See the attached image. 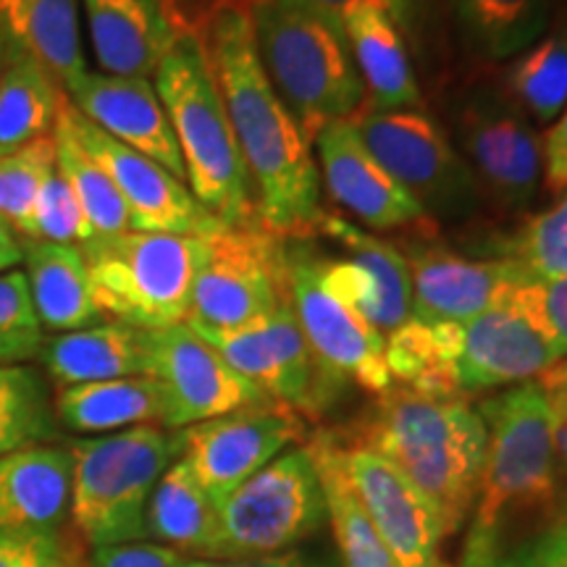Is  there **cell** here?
Instances as JSON below:
<instances>
[{
    "instance_id": "37",
    "label": "cell",
    "mask_w": 567,
    "mask_h": 567,
    "mask_svg": "<svg viewBox=\"0 0 567 567\" xmlns=\"http://www.w3.org/2000/svg\"><path fill=\"white\" fill-rule=\"evenodd\" d=\"M513 101L536 122L549 124L567 109V34L534 42L507 74Z\"/></svg>"
},
{
    "instance_id": "11",
    "label": "cell",
    "mask_w": 567,
    "mask_h": 567,
    "mask_svg": "<svg viewBox=\"0 0 567 567\" xmlns=\"http://www.w3.org/2000/svg\"><path fill=\"white\" fill-rule=\"evenodd\" d=\"M287 295L281 239L264 224L224 226L203 237L187 323L195 331H231L271 313Z\"/></svg>"
},
{
    "instance_id": "33",
    "label": "cell",
    "mask_w": 567,
    "mask_h": 567,
    "mask_svg": "<svg viewBox=\"0 0 567 567\" xmlns=\"http://www.w3.org/2000/svg\"><path fill=\"white\" fill-rule=\"evenodd\" d=\"M460 32L486 61L528 51L549 24L551 0H450Z\"/></svg>"
},
{
    "instance_id": "22",
    "label": "cell",
    "mask_w": 567,
    "mask_h": 567,
    "mask_svg": "<svg viewBox=\"0 0 567 567\" xmlns=\"http://www.w3.org/2000/svg\"><path fill=\"white\" fill-rule=\"evenodd\" d=\"M405 258L413 276V316L421 321L465 323L530 279L505 258H467L444 247H415Z\"/></svg>"
},
{
    "instance_id": "2",
    "label": "cell",
    "mask_w": 567,
    "mask_h": 567,
    "mask_svg": "<svg viewBox=\"0 0 567 567\" xmlns=\"http://www.w3.org/2000/svg\"><path fill=\"white\" fill-rule=\"evenodd\" d=\"M476 410L486 425V460L457 567H496L515 523L542 517L547 526L555 513L557 421L538 381L481 400Z\"/></svg>"
},
{
    "instance_id": "35",
    "label": "cell",
    "mask_w": 567,
    "mask_h": 567,
    "mask_svg": "<svg viewBox=\"0 0 567 567\" xmlns=\"http://www.w3.org/2000/svg\"><path fill=\"white\" fill-rule=\"evenodd\" d=\"M51 384L38 368L0 365V457L59 439Z\"/></svg>"
},
{
    "instance_id": "32",
    "label": "cell",
    "mask_w": 567,
    "mask_h": 567,
    "mask_svg": "<svg viewBox=\"0 0 567 567\" xmlns=\"http://www.w3.org/2000/svg\"><path fill=\"white\" fill-rule=\"evenodd\" d=\"M318 231L344 247L347 258H352L373 276L375 289H379L375 329L381 334H392L394 329H400L413 316V276H410L405 252L331 213H323Z\"/></svg>"
},
{
    "instance_id": "20",
    "label": "cell",
    "mask_w": 567,
    "mask_h": 567,
    "mask_svg": "<svg viewBox=\"0 0 567 567\" xmlns=\"http://www.w3.org/2000/svg\"><path fill=\"white\" fill-rule=\"evenodd\" d=\"M557 352L536 326L499 302L463 323L457 350V392L463 400L492 389L536 381L557 363Z\"/></svg>"
},
{
    "instance_id": "16",
    "label": "cell",
    "mask_w": 567,
    "mask_h": 567,
    "mask_svg": "<svg viewBox=\"0 0 567 567\" xmlns=\"http://www.w3.org/2000/svg\"><path fill=\"white\" fill-rule=\"evenodd\" d=\"M151 375L166 396L163 429L172 431L276 402L234 371L187 323L151 329Z\"/></svg>"
},
{
    "instance_id": "3",
    "label": "cell",
    "mask_w": 567,
    "mask_h": 567,
    "mask_svg": "<svg viewBox=\"0 0 567 567\" xmlns=\"http://www.w3.org/2000/svg\"><path fill=\"white\" fill-rule=\"evenodd\" d=\"M347 444H360L405 473L436 507L444 536L471 517L486 460V425L460 396H429L392 386L354 421Z\"/></svg>"
},
{
    "instance_id": "8",
    "label": "cell",
    "mask_w": 567,
    "mask_h": 567,
    "mask_svg": "<svg viewBox=\"0 0 567 567\" xmlns=\"http://www.w3.org/2000/svg\"><path fill=\"white\" fill-rule=\"evenodd\" d=\"M326 494L308 444L292 446L218 507L210 559H247L297 549L326 526Z\"/></svg>"
},
{
    "instance_id": "43",
    "label": "cell",
    "mask_w": 567,
    "mask_h": 567,
    "mask_svg": "<svg viewBox=\"0 0 567 567\" xmlns=\"http://www.w3.org/2000/svg\"><path fill=\"white\" fill-rule=\"evenodd\" d=\"M45 331L34 316L24 271L0 274V344L11 347L21 363L38 358Z\"/></svg>"
},
{
    "instance_id": "25",
    "label": "cell",
    "mask_w": 567,
    "mask_h": 567,
    "mask_svg": "<svg viewBox=\"0 0 567 567\" xmlns=\"http://www.w3.org/2000/svg\"><path fill=\"white\" fill-rule=\"evenodd\" d=\"M24 276L40 329L66 334L103 323L101 310L92 300L90 274L82 247L51 245L21 237Z\"/></svg>"
},
{
    "instance_id": "26",
    "label": "cell",
    "mask_w": 567,
    "mask_h": 567,
    "mask_svg": "<svg viewBox=\"0 0 567 567\" xmlns=\"http://www.w3.org/2000/svg\"><path fill=\"white\" fill-rule=\"evenodd\" d=\"M354 66L371 97V111H415L421 109L413 63L405 38L392 17L379 9H358L344 17Z\"/></svg>"
},
{
    "instance_id": "47",
    "label": "cell",
    "mask_w": 567,
    "mask_h": 567,
    "mask_svg": "<svg viewBox=\"0 0 567 567\" xmlns=\"http://www.w3.org/2000/svg\"><path fill=\"white\" fill-rule=\"evenodd\" d=\"M308 3H313L316 9L329 13L337 21H344V17H350L358 9H379L386 17H392L400 30H405L421 13L423 0H308Z\"/></svg>"
},
{
    "instance_id": "53",
    "label": "cell",
    "mask_w": 567,
    "mask_h": 567,
    "mask_svg": "<svg viewBox=\"0 0 567 567\" xmlns=\"http://www.w3.org/2000/svg\"><path fill=\"white\" fill-rule=\"evenodd\" d=\"M555 442H557V460L567 467V421L557 423V434H555Z\"/></svg>"
},
{
    "instance_id": "51",
    "label": "cell",
    "mask_w": 567,
    "mask_h": 567,
    "mask_svg": "<svg viewBox=\"0 0 567 567\" xmlns=\"http://www.w3.org/2000/svg\"><path fill=\"white\" fill-rule=\"evenodd\" d=\"M19 53H21L19 45L11 40V34L6 32V27L0 24V76L6 74V69L11 66L13 59H17Z\"/></svg>"
},
{
    "instance_id": "30",
    "label": "cell",
    "mask_w": 567,
    "mask_h": 567,
    "mask_svg": "<svg viewBox=\"0 0 567 567\" xmlns=\"http://www.w3.org/2000/svg\"><path fill=\"white\" fill-rule=\"evenodd\" d=\"M460 331L463 323L410 316L400 329L386 334V365L394 384L429 396H460L455 371Z\"/></svg>"
},
{
    "instance_id": "39",
    "label": "cell",
    "mask_w": 567,
    "mask_h": 567,
    "mask_svg": "<svg viewBox=\"0 0 567 567\" xmlns=\"http://www.w3.org/2000/svg\"><path fill=\"white\" fill-rule=\"evenodd\" d=\"M494 258L509 260L530 279H567V195L505 243L494 245Z\"/></svg>"
},
{
    "instance_id": "18",
    "label": "cell",
    "mask_w": 567,
    "mask_h": 567,
    "mask_svg": "<svg viewBox=\"0 0 567 567\" xmlns=\"http://www.w3.org/2000/svg\"><path fill=\"white\" fill-rule=\"evenodd\" d=\"M63 92L84 118L187 184L176 134L151 80L84 71Z\"/></svg>"
},
{
    "instance_id": "7",
    "label": "cell",
    "mask_w": 567,
    "mask_h": 567,
    "mask_svg": "<svg viewBox=\"0 0 567 567\" xmlns=\"http://www.w3.org/2000/svg\"><path fill=\"white\" fill-rule=\"evenodd\" d=\"M92 300L105 321L168 329L187 321L203 237L122 231L82 245Z\"/></svg>"
},
{
    "instance_id": "23",
    "label": "cell",
    "mask_w": 567,
    "mask_h": 567,
    "mask_svg": "<svg viewBox=\"0 0 567 567\" xmlns=\"http://www.w3.org/2000/svg\"><path fill=\"white\" fill-rule=\"evenodd\" d=\"M38 360L55 389L151 375V329L103 321L42 339Z\"/></svg>"
},
{
    "instance_id": "6",
    "label": "cell",
    "mask_w": 567,
    "mask_h": 567,
    "mask_svg": "<svg viewBox=\"0 0 567 567\" xmlns=\"http://www.w3.org/2000/svg\"><path fill=\"white\" fill-rule=\"evenodd\" d=\"M71 452L69 523L90 549L145 542L147 502L163 473L182 457V431L134 425L76 439Z\"/></svg>"
},
{
    "instance_id": "4",
    "label": "cell",
    "mask_w": 567,
    "mask_h": 567,
    "mask_svg": "<svg viewBox=\"0 0 567 567\" xmlns=\"http://www.w3.org/2000/svg\"><path fill=\"white\" fill-rule=\"evenodd\" d=\"M247 11L268 82L310 145L363 109L365 87L342 21L308 0H250Z\"/></svg>"
},
{
    "instance_id": "45",
    "label": "cell",
    "mask_w": 567,
    "mask_h": 567,
    "mask_svg": "<svg viewBox=\"0 0 567 567\" xmlns=\"http://www.w3.org/2000/svg\"><path fill=\"white\" fill-rule=\"evenodd\" d=\"M187 557L172 547L147 542L111 544L90 549V567H184Z\"/></svg>"
},
{
    "instance_id": "36",
    "label": "cell",
    "mask_w": 567,
    "mask_h": 567,
    "mask_svg": "<svg viewBox=\"0 0 567 567\" xmlns=\"http://www.w3.org/2000/svg\"><path fill=\"white\" fill-rule=\"evenodd\" d=\"M53 137L55 168L69 182L71 193H74L82 213L87 216L92 234L109 237V234L130 231V210H126L116 184L111 182L101 163L84 151L74 134L61 122H55Z\"/></svg>"
},
{
    "instance_id": "5",
    "label": "cell",
    "mask_w": 567,
    "mask_h": 567,
    "mask_svg": "<svg viewBox=\"0 0 567 567\" xmlns=\"http://www.w3.org/2000/svg\"><path fill=\"white\" fill-rule=\"evenodd\" d=\"M153 80L176 134L189 193L224 226L260 224L200 30H187L174 42Z\"/></svg>"
},
{
    "instance_id": "41",
    "label": "cell",
    "mask_w": 567,
    "mask_h": 567,
    "mask_svg": "<svg viewBox=\"0 0 567 567\" xmlns=\"http://www.w3.org/2000/svg\"><path fill=\"white\" fill-rule=\"evenodd\" d=\"M95 237L90 229L87 216H84L74 193H71L69 182L63 179L59 168L48 176L45 184L40 187L38 200H34L30 229L24 239H40V243L51 245H76Z\"/></svg>"
},
{
    "instance_id": "29",
    "label": "cell",
    "mask_w": 567,
    "mask_h": 567,
    "mask_svg": "<svg viewBox=\"0 0 567 567\" xmlns=\"http://www.w3.org/2000/svg\"><path fill=\"white\" fill-rule=\"evenodd\" d=\"M147 536L184 557L210 559L218 536V505L189 467L176 463L163 473L147 502Z\"/></svg>"
},
{
    "instance_id": "21",
    "label": "cell",
    "mask_w": 567,
    "mask_h": 567,
    "mask_svg": "<svg viewBox=\"0 0 567 567\" xmlns=\"http://www.w3.org/2000/svg\"><path fill=\"white\" fill-rule=\"evenodd\" d=\"M92 53L103 74L151 80L174 42L197 30L176 0H84Z\"/></svg>"
},
{
    "instance_id": "54",
    "label": "cell",
    "mask_w": 567,
    "mask_h": 567,
    "mask_svg": "<svg viewBox=\"0 0 567 567\" xmlns=\"http://www.w3.org/2000/svg\"><path fill=\"white\" fill-rule=\"evenodd\" d=\"M17 363H21V360H19V354L13 352L11 347L0 344V365H17Z\"/></svg>"
},
{
    "instance_id": "10",
    "label": "cell",
    "mask_w": 567,
    "mask_h": 567,
    "mask_svg": "<svg viewBox=\"0 0 567 567\" xmlns=\"http://www.w3.org/2000/svg\"><path fill=\"white\" fill-rule=\"evenodd\" d=\"M350 122L375 161L429 218L460 221L481 208L476 176L429 113L363 109Z\"/></svg>"
},
{
    "instance_id": "38",
    "label": "cell",
    "mask_w": 567,
    "mask_h": 567,
    "mask_svg": "<svg viewBox=\"0 0 567 567\" xmlns=\"http://www.w3.org/2000/svg\"><path fill=\"white\" fill-rule=\"evenodd\" d=\"M55 172V137L27 142L17 151L0 153V221L19 237L30 229V218L40 187Z\"/></svg>"
},
{
    "instance_id": "50",
    "label": "cell",
    "mask_w": 567,
    "mask_h": 567,
    "mask_svg": "<svg viewBox=\"0 0 567 567\" xmlns=\"http://www.w3.org/2000/svg\"><path fill=\"white\" fill-rule=\"evenodd\" d=\"M19 264H24V250H21V237L11 226L0 221V274H9Z\"/></svg>"
},
{
    "instance_id": "17",
    "label": "cell",
    "mask_w": 567,
    "mask_h": 567,
    "mask_svg": "<svg viewBox=\"0 0 567 567\" xmlns=\"http://www.w3.org/2000/svg\"><path fill=\"white\" fill-rule=\"evenodd\" d=\"M337 444L344 476L396 567H450L442 559L444 526L421 488L368 446L339 436Z\"/></svg>"
},
{
    "instance_id": "46",
    "label": "cell",
    "mask_w": 567,
    "mask_h": 567,
    "mask_svg": "<svg viewBox=\"0 0 567 567\" xmlns=\"http://www.w3.org/2000/svg\"><path fill=\"white\" fill-rule=\"evenodd\" d=\"M184 567H342L337 557L326 551L310 549H289L279 555L266 557H247V559H193L187 557Z\"/></svg>"
},
{
    "instance_id": "1",
    "label": "cell",
    "mask_w": 567,
    "mask_h": 567,
    "mask_svg": "<svg viewBox=\"0 0 567 567\" xmlns=\"http://www.w3.org/2000/svg\"><path fill=\"white\" fill-rule=\"evenodd\" d=\"M200 34L250 176L260 224L279 239L310 237L323 218L313 145L268 82L247 3L218 0Z\"/></svg>"
},
{
    "instance_id": "14",
    "label": "cell",
    "mask_w": 567,
    "mask_h": 567,
    "mask_svg": "<svg viewBox=\"0 0 567 567\" xmlns=\"http://www.w3.org/2000/svg\"><path fill=\"white\" fill-rule=\"evenodd\" d=\"M302 436V417L292 408L271 402L182 429L179 460L221 507L224 499Z\"/></svg>"
},
{
    "instance_id": "55",
    "label": "cell",
    "mask_w": 567,
    "mask_h": 567,
    "mask_svg": "<svg viewBox=\"0 0 567 567\" xmlns=\"http://www.w3.org/2000/svg\"><path fill=\"white\" fill-rule=\"evenodd\" d=\"M563 421H567V410H565V413H563V415H559V417H557V423H563Z\"/></svg>"
},
{
    "instance_id": "19",
    "label": "cell",
    "mask_w": 567,
    "mask_h": 567,
    "mask_svg": "<svg viewBox=\"0 0 567 567\" xmlns=\"http://www.w3.org/2000/svg\"><path fill=\"white\" fill-rule=\"evenodd\" d=\"M323 184L337 205L379 231L429 224V213L392 179L360 140L350 118L329 124L316 137Z\"/></svg>"
},
{
    "instance_id": "24",
    "label": "cell",
    "mask_w": 567,
    "mask_h": 567,
    "mask_svg": "<svg viewBox=\"0 0 567 567\" xmlns=\"http://www.w3.org/2000/svg\"><path fill=\"white\" fill-rule=\"evenodd\" d=\"M69 446L38 444L0 457V534L53 530L69 523Z\"/></svg>"
},
{
    "instance_id": "49",
    "label": "cell",
    "mask_w": 567,
    "mask_h": 567,
    "mask_svg": "<svg viewBox=\"0 0 567 567\" xmlns=\"http://www.w3.org/2000/svg\"><path fill=\"white\" fill-rule=\"evenodd\" d=\"M538 384H542L544 394H547L551 413H555V421L567 410V358L557 360L555 365L547 368L542 375H538Z\"/></svg>"
},
{
    "instance_id": "12",
    "label": "cell",
    "mask_w": 567,
    "mask_h": 567,
    "mask_svg": "<svg viewBox=\"0 0 567 567\" xmlns=\"http://www.w3.org/2000/svg\"><path fill=\"white\" fill-rule=\"evenodd\" d=\"M195 331V329H193ZM250 384L292 408L300 417H318L337 402L344 384L331 379L310 352L289 297L271 313L231 331H195Z\"/></svg>"
},
{
    "instance_id": "15",
    "label": "cell",
    "mask_w": 567,
    "mask_h": 567,
    "mask_svg": "<svg viewBox=\"0 0 567 567\" xmlns=\"http://www.w3.org/2000/svg\"><path fill=\"white\" fill-rule=\"evenodd\" d=\"M59 122L74 134L76 142L101 163L111 182L116 184L118 195L130 210L132 231L208 237V234L224 229V224L197 203L187 184L176 179L155 161L105 134L101 126L84 118L69 103V97H63Z\"/></svg>"
},
{
    "instance_id": "28",
    "label": "cell",
    "mask_w": 567,
    "mask_h": 567,
    "mask_svg": "<svg viewBox=\"0 0 567 567\" xmlns=\"http://www.w3.org/2000/svg\"><path fill=\"white\" fill-rule=\"evenodd\" d=\"M0 24L19 51L51 71L63 90L87 71L80 0H0Z\"/></svg>"
},
{
    "instance_id": "9",
    "label": "cell",
    "mask_w": 567,
    "mask_h": 567,
    "mask_svg": "<svg viewBox=\"0 0 567 567\" xmlns=\"http://www.w3.org/2000/svg\"><path fill=\"white\" fill-rule=\"evenodd\" d=\"M281 264L289 305L318 365L339 384H358L375 396L389 392L394 381L386 337L321 281L310 237L281 239Z\"/></svg>"
},
{
    "instance_id": "31",
    "label": "cell",
    "mask_w": 567,
    "mask_h": 567,
    "mask_svg": "<svg viewBox=\"0 0 567 567\" xmlns=\"http://www.w3.org/2000/svg\"><path fill=\"white\" fill-rule=\"evenodd\" d=\"M308 450L321 476L326 513H329L326 526H331V534L337 538L342 567H396L344 476L334 431H318L316 436H310Z\"/></svg>"
},
{
    "instance_id": "48",
    "label": "cell",
    "mask_w": 567,
    "mask_h": 567,
    "mask_svg": "<svg viewBox=\"0 0 567 567\" xmlns=\"http://www.w3.org/2000/svg\"><path fill=\"white\" fill-rule=\"evenodd\" d=\"M542 155L549 189L559 193V189L567 187V109L563 116L557 118V124L549 130Z\"/></svg>"
},
{
    "instance_id": "27",
    "label": "cell",
    "mask_w": 567,
    "mask_h": 567,
    "mask_svg": "<svg viewBox=\"0 0 567 567\" xmlns=\"http://www.w3.org/2000/svg\"><path fill=\"white\" fill-rule=\"evenodd\" d=\"M53 408L61 429L74 434H116L166 421V396L153 375L55 389Z\"/></svg>"
},
{
    "instance_id": "13",
    "label": "cell",
    "mask_w": 567,
    "mask_h": 567,
    "mask_svg": "<svg viewBox=\"0 0 567 567\" xmlns=\"http://www.w3.org/2000/svg\"><path fill=\"white\" fill-rule=\"evenodd\" d=\"M460 155L502 208L523 210L536 197L544 155L520 105L496 87L465 90L452 109Z\"/></svg>"
},
{
    "instance_id": "42",
    "label": "cell",
    "mask_w": 567,
    "mask_h": 567,
    "mask_svg": "<svg viewBox=\"0 0 567 567\" xmlns=\"http://www.w3.org/2000/svg\"><path fill=\"white\" fill-rule=\"evenodd\" d=\"M536 326L557 358H567V279H523L502 300Z\"/></svg>"
},
{
    "instance_id": "52",
    "label": "cell",
    "mask_w": 567,
    "mask_h": 567,
    "mask_svg": "<svg viewBox=\"0 0 567 567\" xmlns=\"http://www.w3.org/2000/svg\"><path fill=\"white\" fill-rule=\"evenodd\" d=\"M549 523H559V526H567V484L559 486L557 502H555V513H551Z\"/></svg>"
},
{
    "instance_id": "44",
    "label": "cell",
    "mask_w": 567,
    "mask_h": 567,
    "mask_svg": "<svg viewBox=\"0 0 567 567\" xmlns=\"http://www.w3.org/2000/svg\"><path fill=\"white\" fill-rule=\"evenodd\" d=\"M496 567H567V526L547 523L526 542L513 544Z\"/></svg>"
},
{
    "instance_id": "34",
    "label": "cell",
    "mask_w": 567,
    "mask_h": 567,
    "mask_svg": "<svg viewBox=\"0 0 567 567\" xmlns=\"http://www.w3.org/2000/svg\"><path fill=\"white\" fill-rule=\"evenodd\" d=\"M63 97L51 71L19 53L0 76V153L53 134Z\"/></svg>"
},
{
    "instance_id": "40",
    "label": "cell",
    "mask_w": 567,
    "mask_h": 567,
    "mask_svg": "<svg viewBox=\"0 0 567 567\" xmlns=\"http://www.w3.org/2000/svg\"><path fill=\"white\" fill-rule=\"evenodd\" d=\"M0 567H90V547L71 528L0 534Z\"/></svg>"
}]
</instances>
